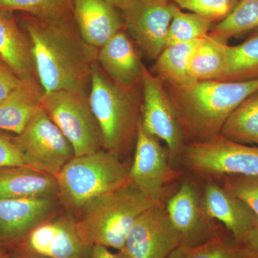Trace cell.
<instances>
[{
  "label": "cell",
  "mask_w": 258,
  "mask_h": 258,
  "mask_svg": "<svg viewBox=\"0 0 258 258\" xmlns=\"http://www.w3.org/2000/svg\"><path fill=\"white\" fill-rule=\"evenodd\" d=\"M18 23L32 45L39 83L44 93H88L98 49L83 40L74 20L51 22L22 13Z\"/></svg>",
  "instance_id": "cell-1"
},
{
  "label": "cell",
  "mask_w": 258,
  "mask_h": 258,
  "mask_svg": "<svg viewBox=\"0 0 258 258\" xmlns=\"http://www.w3.org/2000/svg\"><path fill=\"white\" fill-rule=\"evenodd\" d=\"M165 85L184 137L194 142L220 134L240 103L258 90V79L229 82L194 81L184 86Z\"/></svg>",
  "instance_id": "cell-2"
},
{
  "label": "cell",
  "mask_w": 258,
  "mask_h": 258,
  "mask_svg": "<svg viewBox=\"0 0 258 258\" xmlns=\"http://www.w3.org/2000/svg\"><path fill=\"white\" fill-rule=\"evenodd\" d=\"M128 174L119 154L113 151L74 157L56 176L57 198L68 210L80 213L93 199L129 184Z\"/></svg>",
  "instance_id": "cell-3"
},
{
  "label": "cell",
  "mask_w": 258,
  "mask_h": 258,
  "mask_svg": "<svg viewBox=\"0 0 258 258\" xmlns=\"http://www.w3.org/2000/svg\"><path fill=\"white\" fill-rule=\"evenodd\" d=\"M157 204L128 184L90 201L80 212V229L91 247L99 245L118 251L136 220Z\"/></svg>",
  "instance_id": "cell-4"
},
{
  "label": "cell",
  "mask_w": 258,
  "mask_h": 258,
  "mask_svg": "<svg viewBox=\"0 0 258 258\" xmlns=\"http://www.w3.org/2000/svg\"><path fill=\"white\" fill-rule=\"evenodd\" d=\"M136 87L117 84L97 61L91 71L90 105L102 136L103 149L120 154L137 137L141 115Z\"/></svg>",
  "instance_id": "cell-5"
},
{
  "label": "cell",
  "mask_w": 258,
  "mask_h": 258,
  "mask_svg": "<svg viewBox=\"0 0 258 258\" xmlns=\"http://www.w3.org/2000/svg\"><path fill=\"white\" fill-rule=\"evenodd\" d=\"M42 108L74 149L75 157L103 149L101 129L88 93L69 91L43 93Z\"/></svg>",
  "instance_id": "cell-6"
},
{
  "label": "cell",
  "mask_w": 258,
  "mask_h": 258,
  "mask_svg": "<svg viewBox=\"0 0 258 258\" xmlns=\"http://www.w3.org/2000/svg\"><path fill=\"white\" fill-rule=\"evenodd\" d=\"M183 152L185 164L203 175L258 176V147L237 143L220 134L191 142Z\"/></svg>",
  "instance_id": "cell-7"
},
{
  "label": "cell",
  "mask_w": 258,
  "mask_h": 258,
  "mask_svg": "<svg viewBox=\"0 0 258 258\" xmlns=\"http://www.w3.org/2000/svg\"><path fill=\"white\" fill-rule=\"evenodd\" d=\"M14 140L25 165L55 177L75 157L71 142L42 107Z\"/></svg>",
  "instance_id": "cell-8"
},
{
  "label": "cell",
  "mask_w": 258,
  "mask_h": 258,
  "mask_svg": "<svg viewBox=\"0 0 258 258\" xmlns=\"http://www.w3.org/2000/svg\"><path fill=\"white\" fill-rule=\"evenodd\" d=\"M181 242L166 207L159 203L138 217L116 254L120 258H167Z\"/></svg>",
  "instance_id": "cell-9"
},
{
  "label": "cell",
  "mask_w": 258,
  "mask_h": 258,
  "mask_svg": "<svg viewBox=\"0 0 258 258\" xmlns=\"http://www.w3.org/2000/svg\"><path fill=\"white\" fill-rule=\"evenodd\" d=\"M141 83V123L147 133L164 141L171 157H175L182 151L184 135L165 85L145 66Z\"/></svg>",
  "instance_id": "cell-10"
},
{
  "label": "cell",
  "mask_w": 258,
  "mask_h": 258,
  "mask_svg": "<svg viewBox=\"0 0 258 258\" xmlns=\"http://www.w3.org/2000/svg\"><path fill=\"white\" fill-rule=\"evenodd\" d=\"M167 157L159 139L147 133L139 120L133 164L129 169V184L154 203H161L166 185L178 175Z\"/></svg>",
  "instance_id": "cell-11"
},
{
  "label": "cell",
  "mask_w": 258,
  "mask_h": 258,
  "mask_svg": "<svg viewBox=\"0 0 258 258\" xmlns=\"http://www.w3.org/2000/svg\"><path fill=\"white\" fill-rule=\"evenodd\" d=\"M19 244L24 255L45 258H86L91 249L79 221L69 215L52 217L34 229Z\"/></svg>",
  "instance_id": "cell-12"
},
{
  "label": "cell",
  "mask_w": 258,
  "mask_h": 258,
  "mask_svg": "<svg viewBox=\"0 0 258 258\" xmlns=\"http://www.w3.org/2000/svg\"><path fill=\"white\" fill-rule=\"evenodd\" d=\"M174 5L172 0H133L123 11V25L149 60L166 47Z\"/></svg>",
  "instance_id": "cell-13"
},
{
  "label": "cell",
  "mask_w": 258,
  "mask_h": 258,
  "mask_svg": "<svg viewBox=\"0 0 258 258\" xmlns=\"http://www.w3.org/2000/svg\"><path fill=\"white\" fill-rule=\"evenodd\" d=\"M203 201L208 216L224 224L235 242L258 258V217L253 210L215 183L205 186Z\"/></svg>",
  "instance_id": "cell-14"
},
{
  "label": "cell",
  "mask_w": 258,
  "mask_h": 258,
  "mask_svg": "<svg viewBox=\"0 0 258 258\" xmlns=\"http://www.w3.org/2000/svg\"><path fill=\"white\" fill-rule=\"evenodd\" d=\"M58 198L0 199V242L20 243L39 225L55 216Z\"/></svg>",
  "instance_id": "cell-15"
},
{
  "label": "cell",
  "mask_w": 258,
  "mask_h": 258,
  "mask_svg": "<svg viewBox=\"0 0 258 258\" xmlns=\"http://www.w3.org/2000/svg\"><path fill=\"white\" fill-rule=\"evenodd\" d=\"M166 211L181 236V244L195 246L217 235L205 210L203 199L193 185L184 182L167 202Z\"/></svg>",
  "instance_id": "cell-16"
},
{
  "label": "cell",
  "mask_w": 258,
  "mask_h": 258,
  "mask_svg": "<svg viewBox=\"0 0 258 258\" xmlns=\"http://www.w3.org/2000/svg\"><path fill=\"white\" fill-rule=\"evenodd\" d=\"M97 62L120 86L134 88L142 83L144 64L128 35L122 30L98 49Z\"/></svg>",
  "instance_id": "cell-17"
},
{
  "label": "cell",
  "mask_w": 258,
  "mask_h": 258,
  "mask_svg": "<svg viewBox=\"0 0 258 258\" xmlns=\"http://www.w3.org/2000/svg\"><path fill=\"white\" fill-rule=\"evenodd\" d=\"M0 60L21 81L40 84L30 40L13 13L3 10H0Z\"/></svg>",
  "instance_id": "cell-18"
},
{
  "label": "cell",
  "mask_w": 258,
  "mask_h": 258,
  "mask_svg": "<svg viewBox=\"0 0 258 258\" xmlns=\"http://www.w3.org/2000/svg\"><path fill=\"white\" fill-rule=\"evenodd\" d=\"M74 19L83 40L97 49L124 26L116 9L106 0H74Z\"/></svg>",
  "instance_id": "cell-19"
},
{
  "label": "cell",
  "mask_w": 258,
  "mask_h": 258,
  "mask_svg": "<svg viewBox=\"0 0 258 258\" xmlns=\"http://www.w3.org/2000/svg\"><path fill=\"white\" fill-rule=\"evenodd\" d=\"M58 184L55 176L28 166L0 169V199L57 197Z\"/></svg>",
  "instance_id": "cell-20"
},
{
  "label": "cell",
  "mask_w": 258,
  "mask_h": 258,
  "mask_svg": "<svg viewBox=\"0 0 258 258\" xmlns=\"http://www.w3.org/2000/svg\"><path fill=\"white\" fill-rule=\"evenodd\" d=\"M44 91L39 83L22 81L20 86L0 102V130L19 135L32 116L42 108Z\"/></svg>",
  "instance_id": "cell-21"
},
{
  "label": "cell",
  "mask_w": 258,
  "mask_h": 258,
  "mask_svg": "<svg viewBox=\"0 0 258 258\" xmlns=\"http://www.w3.org/2000/svg\"><path fill=\"white\" fill-rule=\"evenodd\" d=\"M200 40L164 47L153 66L154 75L169 86H184L194 82L189 72V59Z\"/></svg>",
  "instance_id": "cell-22"
},
{
  "label": "cell",
  "mask_w": 258,
  "mask_h": 258,
  "mask_svg": "<svg viewBox=\"0 0 258 258\" xmlns=\"http://www.w3.org/2000/svg\"><path fill=\"white\" fill-rule=\"evenodd\" d=\"M228 44L210 35L198 42L189 59V72L193 81H218L224 74Z\"/></svg>",
  "instance_id": "cell-23"
},
{
  "label": "cell",
  "mask_w": 258,
  "mask_h": 258,
  "mask_svg": "<svg viewBox=\"0 0 258 258\" xmlns=\"http://www.w3.org/2000/svg\"><path fill=\"white\" fill-rule=\"evenodd\" d=\"M256 79H258V29L240 45H228L225 71L218 81L240 82Z\"/></svg>",
  "instance_id": "cell-24"
},
{
  "label": "cell",
  "mask_w": 258,
  "mask_h": 258,
  "mask_svg": "<svg viewBox=\"0 0 258 258\" xmlns=\"http://www.w3.org/2000/svg\"><path fill=\"white\" fill-rule=\"evenodd\" d=\"M220 134L237 143L258 146V90L232 112Z\"/></svg>",
  "instance_id": "cell-25"
},
{
  "label": "cell",
  "mask_w": 258,
  "mask_h": 258,
  "mask_svg": "<svg viewBox=\"0 0 258 258\" xmlns=\"http://www.w3.org/2000/svg\"><path fill=\"white\" fill-rule=\"evenodd\" d=\"M257 29L258 0H239L232 13L211 28L208 35L217 41L227 43L232 37Z\"/></svg>",
  "instance_id": "cell-26"
},
{
  "label": "cell",
  "mask_w": 258,
  "mask_h": 258,
  "mask_svg": "<svg viewBox=\"0 0 258 258\" xmlns=\"http://www.w3.org/2000/svg\"><path fill=\"white\" fill-rule=\"evenodd\" d=\"M0 10L21 12L45 21L74 20V0H0Z\"/></svg>",
  "instance_id": "cell-27"
},
{
  "label": "cell",
  "mask_w": 258,
  "mask_h": 258,
  "mask_svg": "<svg viewBox=\"0 0 258 258\" xmlns=\"http://www.w3.org/2000/svg\"><path fill=\"white\" fill-rule=\"evenodd\" d=\"M167 258H254L252 252L235 240L220 234L203 244L195 246L180 244Z\"/></svg>",
  "instance_id": "cell-28"
},
{
  "label": "cell",
  "mask_w": 258,
  "mask_h": 258,
  "mask_svg": "<svg viewBox=\"0 0 258 258\" xmlns=\"http://www.w3.org/2000/svg\"><path fill=\"white\" fill-rule=\"evenodd\" d=\"M212 23L211 20L196 13H184L174 3L166 46L201 40L208 35Z\"/></svg>",
  "instance_id": "cell-29"
},
{
  "label": "cell",
  "mask_w": 258,
  "mask_h": 258,
  "mask_svg": "<svg viewBox=\"0 0 258 258\" xmlns=\"http://www.w3.org/2000/svg\"><path fill=\"white\" fill-rule=\"evenodd\" d=\"M239 0H174L181 9L189 10L212 22L222 21L232 13Z\"/></svg>",
  "instance_id": "cell-30"
},
{
  "label": "cell",
  "mask_w": 258,
  "mask_h": 258,
  "mask_svg": "<svg viewBox=\"0 0 258 258\" xmlns=\"http://www.w3.org/2000/svg\"><path fill=\"white\" fill-rule=\"evenodd\" d=\"M225 188L243 200L258 217V176H235L225 181Z\"/></svg>",
  "instance_id": "cell-31"
},
{
  "label": "cell",
  "mask_w": 258,
  "mask_h": 258,
  "mask_svg": "<svg viewBox=\"0 0 258 258\" xmlns=\"http://www.w3.org/2000/svg\"><path fill=\"white\" fill-rule=\"evenodd\" d=\"M19 166L26 165L14 138L0 134V169Z\"/></svg>",
  "instance_id": "cell-32"
},
{
  "label": "cell",
  "mask_w": 258,
  "mask_h": 258,
  "mask_svg": "<svg viewBox=\"0 0 258 258\" xmlns=\"http://www.w3.org/2000/svg\"><path fill=\"white\" fill-rule=\"evenodd\" d=\"M22 81L8 68L0 67V102L4 101Z\"/></svg>",
  "instance_id": "cell-33"
},
{
  "label": "cell",
  "mask_w": 258,
  "mask_h": 258,
  "mask_svg": "<svg viewBox=\"0 0 258 258\" xmlns=\"http://www.w3.org/2000/svg\"><path fill=\"white\" fill-rule=\"evenodd\" d=\"M89 258H120L118 254L112 253L107 247L94 245L91 247Z\"/></svg>",
  "instance_id": "cell-34"
},
{
  "label": "cell",
  "mask_w": 258,
  "mask_h": 258,
  "mask_svg": "<svg viewBox=\"0 0 258 258\" xmlns=\"http://www.w3.org/2000/svg\"><path fill=\"white\" fill-rule=\"evenodd\" d=\"M110 5L114 7L115 9L120 10L124 11L128 8L129 5L132 4L133 0H106Z\"/></svg>",
  "instance_id": "cell-35"
},
{
  "label": "cell",
  "mask_w": 258,
  "mask_h": 258,
  "mask_svg": "<svg viewBox=\"0 0 258 258\" xmlns=\"http://www.w3.org/2000/svg\"><path fill=\"white\" fill-rule=\"evenodd\" d=\"M0 258H13L10 254L7 253L3 249H0Z\"/></svg>",
  "instance_id": "cell-36"
},
{
  "label": "cell",
  "mask_w": 258,
  "mask_h": 258,
  "mask_svg": "<svg viewBox=\"0 0 258 258\" xmlns=\"http://www.w3.org/2000/svg\"><path fill=\"white\" fill-rule=\"evenodd\" d=\"M15 258H45V257H40V256L24 255V254H23V255H20V256H19V257H15Z\"/></svg>",
  "instance_id": "cell-37"
},
{
  "label": "cell",
  "mask_w": 258,
  "mask_h": 258,
  "mask_svg": "<svg viewBox=\"0 0 258 258\" xmlns=\"http://www.w3.org/2000/svg\"><path fill=\"white\" fill-rule=\"evenodd\" d=\"M0 67H6V66H5V64L4 63H3V62H2L1 60H0Z\"/></svg>",
  "instance_id": "cell-38"
}]
</instances>
